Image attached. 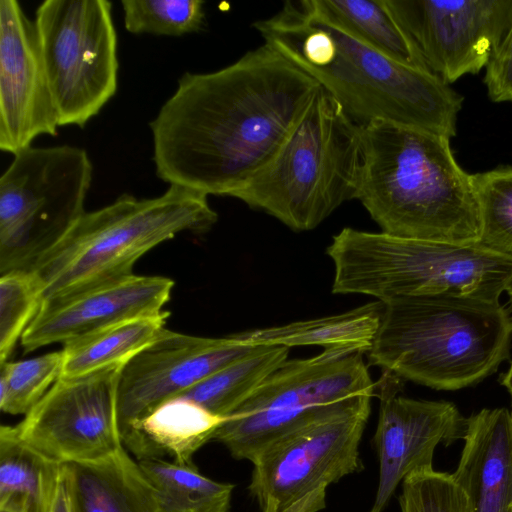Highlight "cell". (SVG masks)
<instances>
[{
    "label": "cell",
    "mask_w": 512,
    "mask_h": 512,
    "mask_svg": "<svg viewBox=\"0 0 512 512\" xmlns=\"http://www.w3.org/2000/svg\"><path fill=\"white\" fill-rule=\"evenodd\" d=\"M320 84L263 43L214 72H185L150 122L157 176L232 197L276 153Z\"/></svg>",
    "instance_id": "cell-1"
},
{
    "label": "cell",
    "mask_w": 512,
    "mask_h": 512,
    "mask_svg": "<svg viewBox=\"0 0 512 512\" xmlns=\"http://www.w3.org/2000/svg\"><path fill=\"white\" fill-rule=\"evenodd\" d=\"M264 43L312 76L359 126L388 121L456 135L463 96L430 71L395 62L317 16L306 0L286 1L253 23Z\"/></svg>",
    "instance_id": "cell-2"
},
{
    "label": "cell",
    "mask_w": 512,
    "mask_h": 512,
    "mask_svg": "<svg viewBox=\"0 0 512 512\" xmlns=\"http://www.w3.org/2000/svg\"><path fill=\"white\" fill-rule=\"evenodd\" d=\"M356 199L383 233L478 243L480 217L472 174L458 164L445 136L380 120L362 126Z\"/></svg>",
    "instance_id": "cell-3"
},
{
    "label": "cell",
    "mask_w": 512,
    "mask_h": 512,
    "mask_svg": "<svg viewBox=\"0 0 512 512\" xmlns=\"http://www.w3.org/2000/svg\"><path fill=\"white\" fill-rule=\"evenodd\" d=\"M512 317L499 301L434 295L384 302L369 360L433 389L458 390L508 357Z\"/></svg>",
    "instance_id": "cell-4"
},
{
    "label": "cell",
    "mask_w": 512,
    "mask_h": 512,
    "mask_svg": "<svg viewBox=\"0 0 512 512\" xmlns=\"http://www.w3.org/2000/svg\"><path fill=\"white\" fill-rule=\"evenodd\" d=\"M208 196L169 185L160 196L122 194L85 212L31 268L43 302L78 294L133 275L134 264L179 233L207 232L217 222Z\"/></svg>",
    "instance_id": "cell-5"
},
{
    "label": "cell",
    "mask_w": 512,
    "mask_h": 512,
    "mask_svg": "<svg viewBox=\"0 0 512 512\" xmlns=\"http://www.w3.org/2000/svg\"><path fill=\"white\" fill-rule=\"evenodd\" d=\"M361 165L362 126L320 87L273 157L232 197L292 230H312L356 199Z\"/></svg>",
    "instance_id": "cell-6"
},
{
    "label": "cell",
    "mask_w": 512,
    "mask_h": 512,
    "mask_svg": "<svg viewBox=\"0 0 512 512\" xmlns=\"http://www.w3.org/2000/svg\"><path fill=\"white\" fill-rule=\"evenodd\" d=\"M334 294L387 302L450 295L499 301L512 285V257L478 243L455 244L344 228L327 247Z\"/></svg>",
    "instance_id": "cell-7"
},
{
    "label": "cell",
    "mask_w": 512,
    "mask_h": 512,
    "mask_svg": "<svg viewBox=\"0 0 512 512\" xmlns=\"http://www.w3.org/2000/svg\"><path fill=\"white\" fill-rule=\"evenodd\" d=\"M372 397L360 395L322 409L253 458L248 490L262 512H319L331 484L363 469L359 445Z\"/></svg>",
    "instance_id": "cell-8"
},
{
    "label": "cell",
    "mask_w": 512,
    "mask_h": 512,
    "mask_svg": "<svg viewBox=\"0 0 512 512\" xmlns=\"http://www.w3.org/2000/svg\"><path fill=\"white\" fill-rule=\"evenodd\" d=\"M93 165L79 147H28L0 178V275L31 270L86 212Z\"/></svg>",
    "instance_id": "cell-9"
},
{
    "label": "cell",
    "mask_w": 512,
    "mask_h": 512,
    "mask_svg": "<svg viewBox=\"0 0 512 512\" xmlns=\"http://www.w3.org/2000/svg\"><path fill=\"white\" fill-rule=\"evenodd\" d=\"M353 347L286 360L218 427L214 441L238 460L253 458L271 441L322 409L360 395H373L363 354Z\"/></svg>",
    "instance_id": "cell-10"
},
{
    "label": "cell",
    "mask_w": 512,
    "mask_h": 512,
    "mask_svg": "<svg viewBox=\"0 0 512 512\" xmlns=\"http://www.w3.org/2000/svg\"><path fill=\"white\" fill-rule=\"evenodd\" d=\"M34 21L59 126L83 128L118 87L112 3L46 0Z\"/></svg>",
    "instance_id": "cell-11"
},
{
    "label": "cell",
    "mask_w": 512,
    "mask_h": 512,
    "mask_svg": "<svg viewBox=\"0 0 512 512\" xmlns=\"http://www.w3.org/2000/svg\"><path fill=\"white\" fill-rule=\"evenodd\" d=\"M122 366L60 377L14 426L18 438L58 464L96 462L118 452L124 447L117 421Z\"/></svg>",
    "instance_id": "cell-12"
},
{
    "label": "cell",
    "mask_w": 512,
    "mask_h": 512,
    "mask_svg": "<svg viewBox=\"0 0 512 512\" xmlns=\"http://www.w3.org/2000/svg\"><path fill=\"white\" fill-rule=\"evenodd\" d=\"M430 71L447 84L486 67L512 23V0H385Z\"/></svg>",
    "instance_id": "cell-13"
},
{
    "label": "cell",
    "mask_w": 512,
    "mask_h": 512,
    "mask_svg": "<svg viewBox=\"0 0 512 512\" xmlns=\"http://www.w3.org/2000/svg\"><path fill=\"white\" fill-rule=\"evenodd\" d=\"M256 347L233 335L206 338L165 329L120 370L117 421L121 437L131 423L159 404L184 394Z\"/></svg>",
    "instance_id": "cell-14"
},
{
    "label": "cell",
    "mask_w": 512,
    "mask_h": 512,
    "mask_svg": "<svg viewBox=\"0 0 512 512\" xmlns=\"http://www.w3.org/2000/svg\"><path fill=\"white\" fill-rule=\"evenodd\" d=\"M402 380L383 371L378 383L379 414L373 444L379 477L369 512H383L408 475L433 469L438 444H451L465 433L466 419L453 403L401 396Z\"/></svg>",
    "instance_id": "cell-15"
},
{
    "label": "cell",
    "mask_w": 512,
    "mask_h": 512,
    "mask_svg": "<svg viewBox=\"0 0 512 512\" xmlns=\"http://www.w3.org/2000/svg\"><path fill=\"white\" fill-rule=\"evenodd\" d=\"M59 120L37 27L15 0L0 1V149L15 155Z\"/></svg>",
    "instance_id": "cell-16"
},
{
    "label": "cell",
    "mask_w": 512,
    "mask_h": 512,
    "mask_svg": "<svg viewBox=\"0 0 512 512\" xmlns=\"http://www.w3.org/2000/svg\"><path fill=\"white\" fill-rule=\"evenodd\" d=\"M174 282L162 276L131 275L116 282L42 303L21 337L25 353L130 319L161 314Z\"/></svg>",
    "instance_id": "cell-17"
},
{
    "label": "cell",
    "mask_w": 512,
    "mask_h": 512,
    "mask_svg": "<svg viewBox=\"0 0 512 512\" xmlns=\"http://www.w3.org/2000/svg\"><path fill=\"white\" fill-rule=\"evenodd\" d=\"M453 479L472 512H512V411L483 409L466 419Z\"/></svg>",
    "instance_id": "cell-18"
},
{
    "label": "cell",
    "mask_w": 512,
    "mask_h": 512,
    "mask_svg": "<svg viewBox=\"0 0 512 512\" xmlns=\"http://www.w3.org/2000/svg\"><path fill=\"white\" fill-rule=\"evenodd\" d=\"M196 402L177 396L168 399L131 423L122 443L137 459H164L192 465L194 454L224 421ZM165 460V459H164Z\"/></svg>",
    "instance_id": "cell-19"
},
{
    "label": "cell",
    "mask_w": 512,
    "mask_h": 512,
    "mask_svg": "<svg viewBox=\"0 0 512 512\" xmlns=\"http://www.w3.org/2000/svg\"><path fill=\"white\" fill-rule=\"evenodd\" d=\"M74 512H159L154 489L125 447L89 463H67Z\"/></svg>",
    "instance_id": "cell-20"
},
{
    "label": "cell",
    "mask_w": 512,
    "mask_h": 512,
    "mask_svg": "<svg viewBox=\"0 0 512 512\" xmlns=\"http://www.w3.org/2000/svg\"><path fill=\"white\" fill-rule=\"evenodd\" d=\"M384 303L375 301L341 314L233 334L253 346L318 345L353 347L368 352L378 332Z\"/></svg>",
    "instance_id": "cell-21"
},
{
    "label": "cell",
    "mask_w": 512,
    "mask_h": 512,
    "mask_svg": "<svg viewBox=\"0 0 512 512\" xmlns=\"http://www.w3.org/2000/svg\"><path fill=\"white\" fill-rule=\"evenodd\" d=\"M306 1L317 16L380 54L405 66L430 71L385 0Z\"/></svg>",
    "instance_id": "cell-22"
},
{
    "label": "cell",
    "mask_w": 512,
    "mask_h": 512,
    "mask_svg": "<svg viewBox=\"0 0 512 512\" xmlns=\"http://www.w3.org/2000/svg\"><path fill=\"white\" fill-rule=\"evenodd\" d=\"M61 464L24 444L14 426L0 428V510L49 512Z\"/></svg>",
    "instance_id": "cell-23"
},
{
    "label": "cell",
    "mask_w": 512,
    "mask_h": 512,
    "mask_svg": "<svg viewBox=\"0 0 512 512\" xmlns=\"http://www.w3.org/2000/svg\"><path fill=\"white\" fill-rule=\"evenodd\" d=\"M168 311L120 322L63 344V378L124 365L166 329Z\"/></svg>",
    "instance_id": "cell-24"
},
{
    "label": "cell",
    "mask_w": 512,
    "mask_h": 512,
    "mask_svg": "<svg viewBox=\"0 0 512 512\" xmlns=\"http://www.w3.org/2000/svg\"><path fill=\"white\" fill-rule=\"evenodd\" d=\"M289 348L258 346L180 395L226 419L286 360Z\"/></svg>",
    "instance_id": "cell-25"
},
{
    "label": "cell",
    "mask_w": 512,
    "mask_h": 512,
    "mask_svg": "<svg viewBox=\"0 0 512 512\" xmlns=\"http://www.w3.org/2000/svg\"><path fill=\"white\" fill-rule=\"evenodd\" d=\"M154 489L159 512H229L234 485L214 481L192 465L137 461Z\"/></svg>",
    "instance_id": "cell-26"
},
{
    "label": "cell",
    "mask_w": 512,
    "mask_h": 512,
    "mask_svg": "<svg viewBox=\"0 0 512 512\" xmlns=\"http://www.w3.org/2000/svg\"><path fill=\"white\" fill-rule=\"evenodd\" d=\"M480 217L478 244L512 257V166L472 174Z\"/></svg>",
    "instance_id": "cell-27"
},
{
    "label": "cell",
    "mask_w": 512,
    "mask_h": 512,
    "mask_svg": "<svg viewBox=\"0 0 512 512\" xmlns=\"http://www.w3.org/2000/svg\"><path fill=\"white\" fill-rule=\"evenodd\" d=\"M62 366L61 350L0 364L1 410L12 415L29 413L60 378Z\"/></svg>",
    "instance_id": "cell-28"
},
{
    "label": "cell",
    "mask_w": 512,
    "mask_h": 512,
    "mask_svg": "<svg viewBox=\"0 0 512 512\" xmlns=\"http://www.w3.org/2000/svg\"><path fill=\"white\" fill-rule=\"evenodd\" d=\"M124 27L132 34L182 36L206 25L201 0H123Z\"/></svg>",
    "instance_id": "cell-29"
},
{
    "label": "cell",
    "mask_w": 512,
    "mask_h": 512,
    "mask_svg": "<svg viewBox=\"0 0 512 512\" xmlns=\"http://www.w3.org/2000/svg\"><path fill=\"white\" fill-rule=\"evenodd\" d=\"M43 303L39 280L31 270H17L0 277V364L8 361L16 342Z\"/></svg>",
    "instance_id": "cell-30"
},
{
    "label": "cell",
    "mask_w": 512,
    "mask_h": 512,
    "mask_svg": "<svg viewBox=\"0 0 512 512\" xmlns=\"http://www.w3.org/2000/svg\"><path fill=\"white\" fill-rule=\"evenodd\" d=\"M401 512H472L452 474L434 469L414 472L402 482Z\"/></svg>",
    "instance_id": "cell-31"
},
{
    "label": "cell",
    "mask_w": 512,
    "mask_h": 512,
    "mask_svg": "<svg viewBox=\"0 0 512 512\" xmlns=\"http://www.w3.org/2000/svg\"><path fill=\"white\" fill-rule=\"evenodd\" d=\"M484 84L493 102H512V23L485 67Z\"/></svg>",
    "instance_id": "cell-32"
},
{
    "label": "cell",
    "mask_w": 512,
    "mask_h": 512,
    "mask_svg": "<svg viewBox=\"0 0 512 512\" xmlns=\"http://www.w3.org/2000/svg\"><path fill=\"white\" fill-rule=\"evenodd\" d=\"M49 512H74L70 478L66 464H61L59 478Z\"/></svg>",
    "instance_id": "cell-33"
},
{
    "label": "cell",
    "mask_w": 512,
    "mask_h": 512,
    "mask_svg": "<svg viewBox=\"0 0 512 512\" xmlns=\"http://www.w3.org/2000/svg\"><path fill=\"white\" fill-rule=\"evenodd\" d=\"M501 383L509 392L512 400V363L505 375L502 376Z\"/></svg>",
    "instance_id": "cell-34"
},
{
    "label": "cell",
    "mask_w": 512,
    "mask_h": 512,
    "mask_svg": "<svg viewBox=\"0 0 512 512\" xmlns=\"http://www.w3.org/2000/svg\"><path fill=\"white\" fill-rule=\"evenodd\" d=\"M507 292H508V294H509L510 303H511V305H512V288H511V289H509Z\"/></svg>",
    "instance_id": "cell-35"
},
{
    "label": "cell",
    "mask_w": 512,
    "mask_h": 512,
    "mask_svg": "<svg viewBox=\"0 0 512 512\" xmlns=\"http://www.w3.org/2000/svg\"><path fill=\"white\" fill-rule=\"evenodd\" d=\"M0 512H10V511H6V510H0Z\"/></svg>",
    "instance_id": "cell-36"
},
{
    "label": "cell",
    "mask_w": 512,
    "mask_h": 512,
    "mask_svg": "<svg viewBox=\"0 0 512 512\" xmlns=\"http://www.w3.org/2000/svg\"><path fill=\"white\" fill-rule=\"evenodd\" d=\"M511 288H512V285H511V287L509 289H511Z\"/></svg>",
    "instance_id": "cell-37"
},
{
    "label": "cell",
    "mask_w": 512,
    "mask_h": 512,
    "mask_svg": "<svg viewBox=\"0 0 512 512\" xmlns=\"http://www.w3.org/2000/svg\"><path fill=\"white\" fill-rule=\"evenodd\" d=\"M511 511H512V506H511Z\"/></svg>",
    "instance_id": "cell-38"
}]
</instances>
